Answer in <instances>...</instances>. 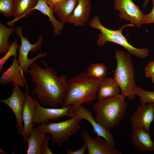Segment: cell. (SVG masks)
Returning <instances> with one entry per match:
<instances>
[{
    "label": "cell",
    "instance_id": "cell-15",
    "mask_svg": "<svg viewBox=\"0 0 154 154\" xmlns=\"http://www.w3.org/2000/svg\"><path fill=\"white\" fill-rule=\"evenodd\" d=\"M10 66L2 73L0 78V83L3 86H6L9 82H13L22 87L27 85L26 80L23 72L21 69L17 58L14 57Z\"/></svg>",
    "mask_w": 154,
    "mask_h": 154
},
{
    "label": "cell",
    "instance_id": "cell-14",
    "mask_svg": "<svg viewBox=\"0 0 154 154\" xmlns=\"http://www.w3.org/2000/svg\"><path fill=\"white\" fill-rule=\"evenodd\" d=\"M25 93L26 98L23 112V121L24 130V143L28 139L30 133L34 127L33 121L37 107V104L34 97L30 96L28 93L27 86Z\"/></svg>",
    "mask_w": 154,
    "mask_h": 154
},
{
    "label": "cell",
    "instance_id": "cell-30",
    "mask_svg": "<svg viewBox=\"0 0 154 154\" xmlns=\"http://www.w3.org/2000/svg\"><path fill=\"white\" fill-rule=\"evenodd\" d=\"M146 77L149 78L154 74V61L149 62L145 68Z\"/></svg>",
    "mask_w": 154,
    "mask_h": 154
},
{
    "label": "cell",
    "instance_id": "cell-17",
    "mask_svg": "<svg viewBox=\"0 0 154 154\" xmlns=\"http://www.w3.org/2000/svg\"><path fill=\"white\" fill-rule=\"evenodd\" d=\"M131 129V140L134 147L140 151L154 152V143L149 133L140 129Z\"/></svg>",
    "mask_w": 154,
    "mask_h": 154
},
{
    "label": "cell",
    "instance_id": "cell-8",
    "mask_svg": "<svg viewBox=\"0 0 154 154\" xmlns=\"http://www.w3.org/2000/svg\"><path fill=\"white\" fill-rule=\"evenodd\" d=\"M26 96V93L21 90L18 85L13 84L10 96L6 99L0 100L1 102L7 105L13 111L16 119V127L18 133L23 136L24 130L22 115Z\"/></svg>",
    "mask_w": 154,
    "mask_h": 154
},
{
    "label": "cell",
    "instance_id": "cell-4",
    "mask_svg": "<svg viewBox=\"0 0 154 154\" xmlns=\"http://www.w3.org/2000/svg\"><path fill=\"white\" fill-rule=\"evenodd\" d=\"M91 27L99 30L101 33L98 35L96 41L97 45L102 47L106 42H113L120 45L125 49L131 54L139 58L145 59L148 56L149 50L147 48H137L133 46L128 41V39L122 34V30L127 27H135L130 23L123 25L119 30H114L109 29L103 26L101 23L99 17L96 15L94 17L89 23Z\"/></svg>",
    "mask_w": 154,
    "mask_h": 154
},
{
    "label": "cell",
    "instance_id": "cell-34",
    "mask_svg": "<svg viewBox=\"0 0 154 154\" xmlns=\"http://www.w3.org/2000/svg\"><path fill=\"white\" fill-rule=\"evenodd\" d=\"M0 154H7L8 153H7L6 152H5L3 150V149L1 148L0 149Z\"/></svg>",
    "mask_w": 154,
    "mask_h": 154
},
{
    "label": "cell",
    "instance_id": "cell-29",
    "mask_svg": "<svg viewBox=\"0 0 154 154\" xmlns=\"http://www.w3.org/2000/svg\"><path fill=\"white\" fill-rule=\"evenodd\" d=\"M51 137L50 135H47L45 140L42 144L40 147L41 154H52L54 153L48 147V143L50 140Z\"/></svg>",
    "mask_w": 154,
    "mask_h": 154
},
{
    "label": "cell",
    "instance_id": "cell-7",
    "mask_svg": "<svg viewBox=\"0 0 154 154\" xmlns=\"http://www.w3.org/2000/svg\"><path fill=\"white\" fill-rule=\"evenodd\" d=\"M22 27L17 26L15 28V33L20 38L21 44L19 46V57L18 59L19 66L24 73L28 72L29 68L35 60L40 58L46 57V52L38 53L33 58L29 59L28 57L29 52H35L37 51L41 46L43 42V36H41L37 41L32 44L28 40V38L24 37L22 34Z\"/></svg>",
    "mask_w": 154,
    "mask_h": 154
},
{
    "label": "cell",
    "instance_id": "cell-18",
    "mask_svg": "<svg viewBox=\"0 0 154 154\" xmlns=\"http://www.w3.org/2000/svg\"><path fill=\"white\" fill-rule=\"evenodd\" d=\"M38 0H14V19L8 21L7 24L12 26L15 22L33 12V9L36 5Z\"/></svg>",
    "mask_w": 154,
    "mask_h": 154
},
{
    "label": "cell",
    "instance_id": "cell-20",
    "mask_svg": "<svg viewBox=\"0 0 154 154\" xmlns=\"http://www.w3.org/2000/svg\"><path fill=\"white\" fill-rule=\"evenodd\" d=\"M35 10L39 11L47 16L53 25L54 35H59L64 27V23L57 20L53 15V8L48 4L46 0H38L37 3L32 9L34 12Z\"/></svg>",
    "mask_w": 154,
    "mask_h": 154
},
{
    "label": "cell",
    "instance_id": "cell-27",
    "mask_svg": "<svg viewBox=\"0 0 154 154\" xmlns=\"http://www.w3.org/2000/svg\"><path fill=\"white\" fill-rule=\"evenodd\" d=\"M19 47L17 40L15 39V41L11 43V45L5 55L0 59V72L2 73L4 68V65L7 60L11 56L17 58V50Z\"/></svg>",
    "mask_w": 154,
    "mask_h": 154
},
{
    "label": "cell",
    "instance_id": "cell-9",
    "mask_svg": "<svg viewBox=\"0 0 154 154\" xmlns=\"http://www.w3.org/2000/svg\"><path fill=\"white\" fill-rule=\"evenodd\" d=\"M114 7L119 13L121 19L129 21L131 23L140 27L143 24L144 13L132 0H114Z\"/></svg>",
    "mask_w": 154,
    "mask_h": 154
},
{
    "label": "cell",
    "instance_id": "cell-21",
    "mask_svg": "<svg viewBox=\"0 0 154 154\" xmlns=\"http://www.w3.org/2000/svg\"><path fill=\"white\" fill-rule=\"evenodd\" d=\"M46 133L41 131L37 126L33 127L26 141L28 147L27 154H41L40 147L46 138Z\"/></svg>",
    "mask_w": 154,
    "mask_h": 154
},
{
    "label": "cell",
    "instance_id": "cell-12",
    "mask_svg": "<svg viewBox=\"0 0 154 154\" xmlns=\"http://www.w3.org/2000/svg\"><path fill=\"white\" fill-rule=\"evenodd\" d=\"M81 137L86 145L88 154H121L118 149L112 146L105 139L97 135L93 139L87 131L82 130Z\"/></svg>",
    "mask_w": 154,
    "mask_h": 154
},
{
    "label": "cell",
    "instance_id": "cell-28",
    "mask_svg": "<svg viewBox=\"0 0 154 154\" xmlns=\"http://www.w3.org/2000/svg\"><path fill=\"white\" fill-rule=\"evenodd\" d=\"M152 4V9L150 12L144 16L143 24L154 23V0H151Z\"/></svg>",
    "mask_w": 154,
    "mask_h": 154
},
{
    "label": "cell",
    "instance_id": "cell-5",
    "mask_svg": "<svg viewBox=\"0 0 154 154\" xmlns=\"http://www.w3.org/2000/svg\"><path fill=\"white\" fill-rule=\"evenodd\" d=\"M115 54L117 66L114 71L113 79L120 88L121 94L129 99L133 100L136 95L133 90L136 85L131 54L120 50L116 51Z\"/></svg>",
    "mask_w": 154,
    "mask_h": 154
},
{
    "label": "cell",
    "instance_id": "cell-16",
    "mask_svg": "<svg viewBox=\"0 0 154 154\" xmlns=\"http://www.w3.org/2000/svg\"><path fill=\"white\" fill-rule=\"evenodd\" d=\"M91 9V0H78V4L67 23L76 27L83 26L89 19Z\"/></svg>",
    "mask_w": 154,
    "mask_h": 154
},
{
    "label": "cell",
    "instance_id": "cell-25",
    "mask_svg": "<svg viewBox=\"0 0 154 154\" xmlns=\"http://www.w3.org/2000/svg\"><path fill=\"white\" fill-rule=\"evenodd\" d=\"M134 93L139 97L140 104L148 103L154 104V92L143 89L136 85L133 90Z\"/></svg>",
    "mask_w": 154,
    "mask_h": 154
},
{
    "label": "cell",
    "instance_id": "cell-13",
    "mask_svg": "<svg viewBox=\"0 0 154 154\" xmlns=\"http://www.w3.org/2000/svg\"><path fill=\"white\" fill-rule=\"evenodd\" d=\"M88 121L93 128V132L107 141L112 146L115 147L116 144L114 136L110 130L98 123L92 115L91 112L82 105L71 112Z\"/></svg>",
    "mask_w": 154,
    "mask_h": 154
},
{
    "label": "cell",
    "instance_id": "cell-11",
    "mask_svg": "<svg viewBox=\"0 0 154 154\" xmlns=\"http://www.w3.org/2000/svg\"><path fill=\"white\" fill-rule=\"evenodd\" d=\"M37 104V107L33 118V122L40 124L42 123H47L49 120H56L64 116L72 117L74 114L70 112L72 107L69 105L61 108H46L42 107L38 102L34 94Z\"/></svg>",
    "mask_w": 154,
    "mask_h": 154
},
{
    "label": "cell",
    "instance_id": "cell-1",
    "mask_svg": "<svg viewBox=\"0 0 154 154\" xmlns=\"http://www.w3.org/2000/svg\"><path fill=\"white\" fill-rule=\"evenodd\" d=\"M45 68H41L34 62L30 65L28 72L31 81L36 86L32 91L36 94L37 99L41 105L56 108L62 105L66 94L68 79L65 74L58 76L54 69L47 67L43 61Z\"/></svg>",
    "mask_w": 154,
    "mask_h": 154
},
{
    "label": "cell",
    "instance_id": "cell-31",
    "mask_svg": "<svg viewBox=\"0 0 154 154\" xmlns=\"http://www.w3.org/2000/svg\"><path fill=\"white\" fill-rule=\"evenodd\" d=\"M87 149L86 145L84 144L80 148L75 150L67 149L65 151L67 154H84Z\"/></svg>",
    "mask_w": 154,
    "mask_h": 154
},
{
    "label": "cell",
    "instance_id": "cell-23",
    "mask_svg": "<svg viewBox=\"0 0 154 154\" xmlns=\"http://www.w3.org/2000/svg\"><path fill=\"white\" fill-rule=\"evenodd\" d=\"M15 28L12 26L7 28L1 22L0 23V53L5 54L8 50L11 43L9 42L11 35L15 31Z\"/></svg>",
    "mask_w": 154,
    "mask_h": 154
},
{
    "label": "cell",
    "instance_id": "cell-2",
    "mask_svg": "<svg viewBox=\"0 0 154 154\" xmlns=\"http://www.w3.org/2000/svg\"><path fill=\"white\" fill-rule=\"evenodd\" d=\"M102 79L90 78L83 72L68 79L66 95L62 107L71 105V112L83 103L90 104L95 101Z\"/></svg>",
    "mask_w": 154,
    "mask_h": 154
},
{
    "label": "cell",
    "instance_id": "cell-35",
    "mask_svg": "<svg viewBox=\"0 0 154 154\" xmlns=\"http://www.w3.org/2000/svg\"><path fill=\"white\" fill-rule=\"evenodd\" d=\"M150 78L152 82L154 84V74L152 75Z\"/></svg>",
    "mask_w": 154,
    "mask_h": 154
},
{
    "label": "cell",
    "instance_id": "cell-26",
    "mask_svg": "<svg viewBox=\"0 0 154 154\" xmlns=\"http://www.w3.org/2000/svg\"><path fill=\"white\" fill-rule=\"evenodd\" d=\"M14 0H0V13L6 17L13 16Z\"/></svg>",
    "mask_w": 154,
    "mask_h": 154
},
{
    "label": "cell",
    "instance_id": "cell-24",
    "mask_svg": "<svg viewBox=\"0 0 154 154\" xmlns=\"http://www.w3.org/2000/svg\"><path fill=\"white\" fill-rule=\"evenodd\" d=\"M107 72V67L103 64L96 63L92 64L88 68L86 73L90 78L100 79L106 77Z\"/></svg>",
    "mask_w": 154,
    "mask_h": 154
},
{
    "label": "cell",
    "instance_id": "cell-6",
    "mask_svg": "<svg viewBox=\"0 0 154 154\" xmlns=\"http://www.w3.org/2000/svg\"><path fill=\"white\" fill-rule=\"evenodd\" d=\"M74 115L70 119L64 121L42 123L36 126L42 131L51 135L50 140L52 143H56L58 146L62 147L64 143H68L70 137L81 128L79 123L83 119Z\"/></svg>",
    "mask_w": 154,
    "mask_h": 154
},
{
    "label": "cell",
    "instance_id": "cell-36",
    "mask_svg": "<svg viewBox=\"0 0 154 154\" xmlns=\"http://www.w3.org/2000/svg\"><path fill=\"white\" fill-rule=\"evenodd\" d=\"M153 122H154V121H153Z\"/></svg>",
    "mask_w": 154,
    "mask_h": 154
},
{
    "label": "cell",
    "instance_id": "cell-33",
    "mask_svg": "<svg viewBox=\"0 0 154 154\" xmlns=\"http://www.w3.org/2000/svg\"><path fill=\"white\" fill-rule=\"evenodd\" d=\"M149 0H144V2L143 3V8H146L147 5Z\"/></svg>",
    "mask_w": 154,
    "mask_h": 154
},
{
    "label": "cell",
    "instance_id": "cell-10",
    "mask_svg": "<svg viewBox=\"0 0 154 154\" xmlns=\"http://www.w3.org/2000/svg\"><path fill=\"white\" fill-rule=\"evenodd\" d=\"M140 104L130 117L131 129H140L149 133L151 124L154 119V104Z\"/></svg>",
    "mask_w": 154,
    "mask_h": 154
},
{
    "label": "cell",
    "instance_id": "cell-32",
    "mask_svg": "<svg viewBox=\"0 0 154 154\" xmlns=\"http://www.w3.org/2000/svg\"><path fill=\"white\" fill-rule=\"evenodd\" d=\"M48 4L53 8L56 5L63 0H46Z\"/></svg>",
    "mask_w": 154,
    "mask_h": 154
},
{
    "label": "cell",
    "instance_id": "cell-3",
    "mask_svg": "<svg viewBox=\"0 0 154 154\" xmlns=\"http://www.w3.org/2000/svg\"><path fill=\"white\" fill-rule=\"evenodd\" d=\"M122 94L98 101L93 106L96 121L109 130L117 126L126 116L127 103Z\"/></svg>",
    "mask_w": 154,
    "mask_h": 154
},
{
    "label": "cell",
    "instance_id": "cell-19",
    "mask_svg": "<svg viewBox=\"0 0 154 154\" xmlns=\"http://www.w3.org/2000/svg\"><path fill=\"white\" fill-rule=\"evenodd\" d=\"M119 86L113 78L105 77L100 81L97 92L98 100L114 97L119 94Z\"/></svg>",
    "mask_w": 154,
    "mask_h": 154
},
{
    "label": "cell",
    "instance_id": "cell-22",
    "mask_svg": "<svg viewBox=\"0 0 154 154\" xmlns=\"http://www.w3.org/2000/svg\"><path fill=\"white\" fill-rule=\"evenodd\" d=\"M78 0H63L53 8L60 21L63 23L67 21L73 13L78 4Z\"/></svg>",
    "mask_w": 154,
    "mask_h": 154
}]
</instances>
